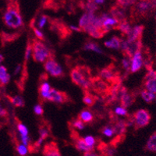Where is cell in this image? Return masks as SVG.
<instances>
[{
    "label": "cell",
    "mask_w": 156,
    "mask_h": 156,
    "mask_svg": "<svg viewBox=\"0 0 156 156\" xmlns=\"http://www.w3.org/2000/svg\"><path fill=\"white\" fill-rule=\"evenodd\" d=\"M32 47V57L35 62H43L51 58V51L41 41L34 40Z\"/></svg>",
    "instance_id": "1"
},
{
    "label": "cell",
    "mask_w": 156,
    "mask_h": 156,
    "mask_svg": "<svg viewBox=\"0 0 156 156\" xmlns=\"http://www.w3.org/2000/svg\"><path fill=\"white\" fill-rule=\"evenodd\" d=\"M4 21L10 28L16 29L23 25V20L20 12L15 9H9L4 14Z\"/></svg>",
    "instance_id": "2"
},
{
    "label": "cell",
    "mask_w": 156,
    "mask_h": 156,
    "mask_svg": "<svg viewBox=\"0 0 156 156\" xmlns=\"http://www.w3.org/2000/svg\"><path fill=\"white\" fill-rule=\"evenodd\" d=\"M134 127L136 129L147 126L151 120V114L146 109H139L133 114Z\"/></svg>",
    "instance_id": "3"
},
{
    "label": "cell",
    "mask_w": 156,
    "mask_h": 156,
    "mask_svg": "<svg viewBox=\"0 0 156 156\" xmlns=\"http://www.w3.org/2000/svg\"><path fill=\"white\" fill-rule=\"evenodd\" d=\"M44 69L48 72L51 76L54 77H61L63 76V70L61 66L53 58H48L44 64Z\"/></svg>",
    "instance_id": "4"
},
{
    "label": "cell",
    "mask_w": 156,
    "mask_h": 156,
    "mask_svg": "<svg viewBox=\"0 0 156 156\" xmlns=\"http://www.w3.org/2000/svg\"><path fill=\"white\" fill-rule=\"evenodd\" d=\"M100 78L102 79L105 81L109 82L112 83V85H115L117 83H120V80H119V75L117 74L112 67H106L101 69L99 72Z\"/></svg>",
    "instance_id": "5"
},
{
    "label": "cell",
    "mask_w": 156,
    "mask_h": 156,
    "mask_svg": "<svg viewBox=\"0 0 156 156\" xmlns=\"http://www.w3.org/2000/svg\"><path fill=\"white\" fill-rule=\"evenodd\" d=\"M91 83H92L91 88H93V90H95L96 92L102 95H108L111 87L106 81L103 80L100 77H98L91 79Z\"/></svg>",
    "instance_id": "6"
},
{
    "label": "cell",
    "mask_w": 156,
    "mask_h": 156,
    "mask_svg": "<svg viewBox=\"0 0 156 156\" xmlns=\"http://www.w3.org/2000/svg\"><path fill=\"white\" fill-rule=\"evenodd\" d=\"M119 95L120 97V101L122 107L128 108L135 101L134 93H128L127 90L125 87H122L119 89Z\"/></svg>",
    "instance_id": "7"
},
{
    "label": "cell",
    "mask_w": 156,
    "mask_h": 156,
    "mask_svg": "<svg viewBox=\"0 0 156 156\" xmlns=\"http://www.w3.org/2000/svg\"><path fill=\"white\" fill-rule=\"evenodd\" d=\"M68 96L66 93L58 91L54 88H51L49 90V97L48 101H53L55 103H65L68 101Z\"/></svg>",
    "instance_id": "8"
},
{
    "label": "cell",
    "mask_w": 156,
    "mask_h": 156,
    "mask_svg": "<svg viewBox=\"0 0 156 156\" xmlns=\"http://www.w3.org/2000/svg\"><path fill=\"white\" fill-rule=\"evenodd\" d=\"M144 27L143 25H137L135 26L133 28H131V30L127 35L128 42H133V41H137L139 39H141L142 33L144 30Z\"/></svg>",
    "instance_id": "9"
},
{
    "label": "cell",
    "mask_w": 156,
    "mask_h": 156,
    "mask_svg": "<svg viewBox=\"0 0 156 156\" xmlns=\"http://www.w3.org/2000/svg\"><path fill=\"white\" fill-rule=\"evenodd\" d=\"M143 61L144 60L140 51H137L133 55L131 58V66H130V70L132 73H136L140 70L143 65Z\"/></svg>",
    "instance_id": "10"
},
{
    "label": "cell",
    "mask_w": 156,
    "mask_h": 156,
    "mask_svg": "<svg viewBox=\"0 0 156 156\" xmlns=\"http://www.w3.org/2000/svg\"><path fill=\"white\" fill-rule=\"evenodd\" d=\"M152 8L153 5L151 2L147 1V0H141L136 5V12H138V14L140 15H146L147 12Z\"/></svg>",
    "instance_id": "11"
},
{
    "label": "cell",
    "mask_w": 156,
    "mask_h": 156,
    "mask_svg": "<svg viewBox=\"0 0 156 156\" xmlns=\"http://www.w3.org/2000/svg\"><path fill=\"white\" fill-rule=\"evenodd\" d=\"M44 156H61L60 151L55 143H48L43 149Z\"/></svg>",
    "instance_id": "12"
},
{
    "label": "cell",
    "mask_w": 156,
    "mask_h": 156,
    "mask_svg": "<svg viewBox=\"0 0 156 156\" xmlns=\"http://www.w3.org/2000/svg\"><path fill=\"white\" fill-rule=\"evenodd\" d=\"M75 142V147L77 149L78 151H83V152H88V151H92L93 149L90 148V147L85 144V142L83 138H80L78 136H76L75 137H73Z\"/></svg>",
    "instance_id": "13"
},
{
    "label": "cell",
    "mask_w": 156,
    "mask_h": 156,
    "mask_svg": "<svg viewBox=\"0 0 156 156\" xmlns=\"http://www.w3.org/2000/svg\"><path fill=\"white\" fill-rule=\"evenodd\" d=\"M83 30L87 32L89 35L94 37V38H101V37H102L103 36H104V34H105L104 33H103L102 30L96 28L95 27H94V26L91 24L87 25V27L83 29Z\"/></svg>",
    "instance_id": "14"
},
{
    "label": "cell",
    "mask_w": 156,
    "mask_h": 156,
    "mask_svg": "<svg viewBox=\"0 0 156 156\" xmlns=\"http://www.w3.org/2000/svg\"><path fill=\"white\" fill-rule=\"evenodd\" d=\"M111 15L119 23L123 21V20H126V16H125L124 11L118 7H114L111 9Z\"/></svg>",
    "instance_id": "15"
},
{
    "label": "cell",
    "mask_w": 156,
    "mask_h": 156,
    "mask_svg": "<svg viewBox=\"0 0 156 156\" xmlns=\"http://www.w3.org/2000/svg\"><path fill=\"white\" fill-rule=\"evenodd\" d=\"M126 121L125 120H118L115 122V126H114V129H115V132L116 134L119 135H124L125 132L126 130Z\"/></svg>",
    "instance_id": "16"
},
{
    "label": "cell",
    "mask_w": 156,
    "mask_h": 156,
    "mask_svg": "<svg viewBox=\"0 0 156 156\" xmlns=\"http://www.w3.org/2000/svg\"><path fill=\"white\" fill-rule=\"evenodd\" d=\"M79 119L82 121L83 122H92L94 116H93L92 112L89 111V110L84 109L80 112L79 114Z\"/></svg>",
    "instance_id": "17"
},
{
    "label": "cell",
    "mask_w": 156,
    "mask_h": 156,
    "mask_svg": "<svg viewBox=\"0 0 156 156\" xmlns=\"http://www.w3.org/2000/svg\"><path fill=\"white\" fill-rule=\"evenodd\" d=\"M10 80V75L8 74L7 69L4 66H0V82L2 84H7Z\"/></svg>",
    "instance_id": "18"
},
{
    "label": "cell",
    "mask_w": 156,
    "mask_h": 156,
    "mask_svg": "<svg viewBox=\"0 0 156 156\" xmlns=\"http://www.w3.org/2000/svg\"><path fill=\"white\" fill-rule=\"evenodd\" d=\"M121 40L118 37H112L109 41L105 42V45L107 48H114V49H119L120 48Z\"/></svg>",
    "instance_id": "19"
},
{
    "label": "cell",
    "mask_w": 156,
    "mask_h": 156,
    "mask_svg": "<svg viewBox=\"0 0 156 156\" xmlns=\"http://www.w3.org/2000/svg\"><path fill=\"white\" fill-rule=\"evenodd\" d=\"M146 148L149 151L156 152V132L152 133L149 137L146 144Z\"/></svg>",
    "instance_id": "20"
},
{
    "label": "cell",
    "mask_w": 156,
    "mask_h": 156,
    "mask_svg": "<svg viewBox=\"0 0 156 156\" xmlns=\"http://www.w3.org/2000/svg\"><path fill=\"white\" fill-rule=\"evenodd\" d=\"M117 30H120L123 34H126V35H128L129 33L131 30V27L130 25L129 24L126 20H123V21L119 23V24L116 26Z\"/></svg>",
    "instance_id": "21"
},
{
    "label": "cell",
    "mask_w": 156,
    "mask_h": 156,
    "mask_svg": "<svg viewBox=\"0 0 156 156\" xmlns=\"http://www.w3.org/2000/svg\"><path fill=\"white\" fill-rule=\"evenodd\" d=\"M83 49L87 50V51H94L99 54L103 53V51L101 49L99 45L94 42H91V41L86 43L83 46Z\"/></svg>",
    "instance_id": "22"
},
{
    "label": "cell",
    "mask_w": 156,
    "mask_h": 156,
    "mask_svg": "<svg viewBox=\"0 0 156 156\" xmlns=\"http://www.w3.org/2000/svg\"><path fill=\"white\" fill-rule=\"evenodd\" d=\"M89 24H90V13L89 12H86L80 19L79 26H80V29L83 30Z\"/></svg>",
    "instance_id": "23"
},
{
    "label": "cell",
    "mask_w": 156,
    "mask_h": 156,
    "mask_svg": "<svg viewBox=\"0 0 156 156\" xmlns=\"http://www.w3.org/2000/svg\"><path fill=\"white\" fill-rule=\"evenodd\" d=\"M140 95H141L142 98L147 103H151L153 101V100L155 98V94H153V93L149 92L148 90H142L141 92H140Z\"/></svg>",
    "instance_id": "24"
},
{
    "label": "cell",
    "mask_w": 156,
    "mask_h": 156,
    "mask_svg": "<svg viewBox=\"0 0 156 156\" xmlns=\"http://www.w3.org/2000/svg\"><path fill=\"white\" fill-rule=\"evenodd\" d=\"M96 100H97V98L88 92H86L83 98V101L88 106H93L94 105V103H95Z\"/></svg>",
    "instance_id": "25"
},
{
    "label": "cell",
    "mask_w": 156,
    "mask_h": 156,
    "mask_svg": "<svg viewBox=\"0 0 156 156\" xmlns=\"http://www.w3.org/2000/svg\"><path fill=\"white\" fill-rule=\"evenodd\" d=\"M144 84L146 90H148L149 92L153 93L154 94H156V80H151L144 81Z\"/></svg>",
    "instance_id": "26"
},
{
    "label": "cell",
    "mask_w": 156,
    "mask_h": 156,
    "mask_svg": "<svg viewBox=\"0 0 156 156\" xmlns=\"http://www.w3.org/2000/svg\"><path fill=\"white\" fill-rule=\"evenodd\" d=\"M10 101L12 104L16 107H23L24 106V100L23 98L19 95L14 96L10 98Z\"/></svg>",
    "instance_id": "27"
},
{
    "label": "cell",
    "mask_w": 156,
    "mask_h": 156,
    "mask_svg": "<svg viewBox=\"0 0 156 156\" xmlns=\"http://www.w3.org/2000/svg\"><path fill=\"white\" fill-rule=\"evenodd\" d=\"M101 132L105 136H108V137H111V136H113L115 133V129H114V126H105L102 128L101 129Z\"/></svg>",
    "instance_id": "28"
},
{
    "label": "cell",
    "mask_w": 156,
    "mask_h": 156,
    "mask_svg": "<svg viewBox=\"0 0 156 156\" xmlns=\"http://www.w3.org/2000/svg\"><path fill=\"white\" fill-rule=\"evenodd\" d=\"M122 65L123 69L126 71V73L129 72L130 69V66H131V58L127 56L125 57L122 60Z\"/></svg>",
    "instance_id": "29"
},
{
    "label": "cell",
    "mask_w": 156,
    "mask_h": 156,
    "mask_svg": "<svg viewBox=\"0 0 156 156\" xmlns=\"http://www.w3.org/2000/svg\"><path fill=\"white\" fill-rule=\"evenodd\" d=\"M83 140L85 142V144H87L88 147H90V148L94 149V146L96 143L95 138L92 136H87L83 138Z\"/></svg>",
    "instance_id": "30"
},
{
    "label": "cell",
    "mask_w": 156,
    "mask_h": 156,
    "mask_svg": "<svg viewBox=\"0 0 156 156\" xmlns=\"http://www.w3.org/2000/svg\"><path fill=\"white\" fill-rule=\"evenodd\" d=\"M17 129L19 131L20 136H27L28 135V129L21 122H18L17 123Z\"/></svg>",
    "instance_id": "31"
},
{
    "label": "cell",
    "mask_w": 156,
    "mask_h": 156,
    "mask_svg": "<svg viewBox=\"0 0 156 156\" xmlns=\"http://www.w3.org/2000/svg\"><path fill=\"white\" fill-rule=\"evenodd\" d=\"M86 10H87V12H90V13H94V11L98 9L97 4L94 3V2H90L88 1V2L87 3L85 6Z\"/></svg>",
    "instance_id": "32"
},
{
    "label": "cell",
    "mask_w": 156,
    "mask_h": 156,
    "mask_svg": "<svg viewBox=\"0 0 156 156\" xmlns=\"http://www.w3.org/2000/svg\"><path fill=\"white\" fill-rule=\"evenodd\" d=\"M71 123H72V126H73V128H76V129H84V126H85L84 124H83V122L80 119H73Z\"/></svg>",
    "instance_id": "33"
},
{
    "label": "cell",
    "mask_w": 156,
    "mask_h": 156,
    "mask_svg": "<svg viewBox=\"0 0 156 156\" xmlns=\"http://www.w3.org/2000/svg\"><path fill=\"white\" fill-rule=\"evenodd\" d=\"M16 151H17L18 154L20 156H25L27 154V151H28L27 147L22 144L16 145Z\"/></svg>",
    "instance_id": "34"
},
{
    "label": "cell",
    "mask_w": 156,
    "mask_h": 156,
    "mask_svg": "<svg viewBox=\"0 0 156 156\" xmlns=\"http://www.w3.org/2000/svg\"><path fill=\"white\" fill-rule=\"evenodd\" d=\"M39 134H40V138L44 140V139H46L48 136L49 132H48V129H47V127L41 126L40 129H39Z\"/></svg>",
    "instance_id": "35"
},
{
    "label": "cell",
    "mask_w": 156,
    "mask_h": 156,
    "mask_svg": "<svg viewBox=\"0 0 156 156\" xmlns=\"http://www.w3.org/2000/svg\"><path fill=\"white\" fill-rule=\"evenodd\" d=\"M156 80V71L153 70V69L148 71L144 78V81H147V80Z\"/></svg>",
    "instance_id": "36"
},
{
    "label": "cell",
    "mask_w": 156,
    "mask_h": 156,
    "mask_svg": "<svg viewBox=\"0 0 156 156\" xmlns=\"http://www.w3.org/2000/svg\"><path fill=\"white\" fill-rule=\"evenodd\" d=\"M115 113L118 115H122V116H126L128 115V112L126 108H123V107H116L115 108Z\"/></svg>",
    "instance_id": "37"
},
{
    "label": "cell",
    "mask_w": 156,
    "mask_h": 156,
    "mask_svg": "<svg viewBox=\"0 0 156 156\" xmlns=\"http://www.w3.org/2000/svg\"><path fill=\"white\" fill-rule=\"evenodd\" d=\"M104 153L107 156H114L115 154V149L114 147H104Z\"/></svg>",
    "instance_id": "38"
},
{
    "label": "cell",
    "mask_w": 156,
    "mask_h": 156,
    "mask_svg": "<svg viewBox=\"0 0 156 156\" xmlns=\"http://www.w3.org/2000/svg\"><path fill=\"white\" fill-rule=\"evenodd\" d=\"M122 6H128L135 3L136 0H117Z\"/></svg>",
    "instance_id": "39"
},
{
    "label": "cell",
    "mask_w": 156,
    "mask_h": 156,
    "mask_svg": "<svg viewBox=\"0 0 156 156\" xmlns=\"http://www.w3.org/2000/svg\"><path fill=\"white\" fill-rule=\"evenodd\" d=\"M51 87H50L49 83L48 82H43L41 84L40 87V92H46V91H49Z\"/></svg>",
    "instance_id": "40"
},
{
    "label": "cell",
    "mask_w": 156,
    "mask_h": 156,
    "mask_svg": "<svg viewBox=\"0 0 156 156\" xmlns=\"http://www.w3.org/2000/svg\"><path fill=\"white\" fill-rule=\"evenodd\" d=\"M31 54H32L31 44H30V43H28V44H27V49H26V52H25V61H26V62H27V61H28V59L30 58Z\"/></svg>",
    "instance_id": "41"
},
{
    "label": "cell",
    "mask_w": 156,
    "mask_h": 156,
    "mask_svg": "<svg viewBox=\"0 0 156 156\" xmlns=\"http://www.w3.org/2000/svg\"><path fill=\"white\" fill-rule=\"evenodd\" d=\"M33 30H34V34H35L36 37H37L40 41H43V40L44 39V34H43L42 32H41L40 30H38L37 28H36V27H34Z\"/></svg>",
    "instance_id": "42"
},
{
    "label": "cell",
    "mask_w": 156,
    "mask_h": 156,
    "mask_svg": "<svg viewBox=\"0 0 156 156\" xmlns=\"http://www.w3.org/2000/svg\"><path fill=\"white\" fill-rule=\"evenodd\" d=\"M34 111L35 114L38 115H41L43 114V108L41 105H36L34 107Z\"/></svg>",
    "instance_id": "43"
},
{
    "label": "cell",
    "mask_w": 156,
    "mask_h": 156,
    "mask_svg": "<svg viewBox=\"0 0 156 156\" xmlns=\"http://www.w3.org/2000/svg\"><path fill=\"white\" fill-rule=\"evenodd\" d=\"M20 140H21L22 144L24 146H28L29 143H30V139H29L28 136H20Z\"/></svg>",
    "instance_id": "44"
},
{
    "label": "cell",
    "mask_w": 156,
    "mask_h": 156,
    "mask_svg": "<svg viewBox=\"0 0 156 156\" xmlns=\"http://www.w3.org/2000/svg\"><path fill=\"white\" fill-rule=\"evenodd\" d=\"M46 21H47L46 16H42V17H41V19H40V20H39L38 27H40V28H42V27L44 26V24H45V23H46Z\"/></svg>",
    "instance_id": "45"
},
{
    "label": "cell",
    "mask_w": 156,
    "mask_h": 156,
    "mask_svg": "<svg viewBox=\"0 0 156 156\" xmlns=\"http://www.w3.org/2000/svg\"><path fill=\"white\" fill-rule=\"evenodd\" d=\"M6 114H7L6 111H5L3 108H2V105H0V116H5Z\"/></svg>",
    "instance_id": "46"
},
{
    "label": "cell",
    "mask_w": 156,
    "mask_h": 156,
    "mask_svg": "<svg viewBox=\"0 0 156 156\" xmlns=\"http://www.w3.org/2000/svg\"><path fill=\"white\" fill-rule=\"evenodd\" d=\"M20 69H21V65H20V64H19V65H17V66H16V69H15L14 73H13V74H14V75L18 74V73H20Z\"/></svg>",
    "instance_id": "47"
},
{
    "label": "cell",
    "mask_w": 156,
    "mask_h": 156,
    "mask_svg": "<svg viewBox=\"0 0 156 156\" xmlns=\"http://www.w3.org/2000/svg\"><path fill=\"white\" fill-rule=\"evenodd\" d=\"M83 156H99V155L95 154V153L93 152V151H88V152L84 153V155Z\"/></svg>",
    "instance_id": "48"
},
{
    "label": "cell",
    "mask_w": 156,
    "mask_h": 156,
    "mask_svg": "<svg viewBox=\"0 0 156 156\" xmlns=\"http://www.w3.org/2000/svg\"><path fill=\"white\" fill-rule=\"evenodd\" d=\"M90 2H94L95 4H103L105 0H89Z\"/></svg>",
    "instance_id": "49"
},
{
    "label": "cell",
    "mask_w": 156,
    "mask_h": 156,
    "mask_svg": "<svg viewBox=\"0 0 156 156\" xmlns=\"http://www.w3.org/2000/svg\"><path fill=\"white\" fill-rule=\"evenodd\" d=\"M69 28L71 29V30H76V31H80V27H75V26H73V25H72V26H70V27H69Z\"/></svg>",
    "instance_id": "50"
},
{
    "label": "cell",
    "mask_w": 156,
    "mask_h": 156,
    "mask_svg": "<svg viewBox=\"0 0 156 156\" xmlns=\"http://www.w3.org/2000/svg\"><path fill=\"white\" fill-rule=\"evenodd\" d=\"M3 58H4L3 55H2V54H0V64H1V62H2V61H3ZM0 66H1V65H0Z\"/></svg>",
    "instance_id": "51"
},
{
    "label": "cell",
    "mask_w": 156,
    "mask_h": 156,
    "mask_svg": "<svg viewBox=\"0 0 156 156\" xmlns=\"http://www.w3.org/2000/svg\"><path fill=\"white\" fill-rule=\"evenodd\" d=\"M154 99H155V101H156V94H155V98H154Z\"/></svg>",
    "instance_id": "52"
}]
</instances>
